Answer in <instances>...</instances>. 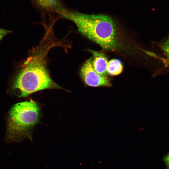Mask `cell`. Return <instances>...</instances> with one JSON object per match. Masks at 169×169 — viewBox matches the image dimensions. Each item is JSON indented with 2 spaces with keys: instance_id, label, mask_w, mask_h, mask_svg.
Listing matches in <instances>:
<instances>
[{
  "instance_id": "1",
  "label": "cell",
  "mask_w": 169,
  "mask_h": 169,
  "mask_svg": "<svg viewBox=\"0 0 169 169\" xmlns=\"http://www.w3.org/2000/svg\"><path fill=\"white\" fill-rule=\"evenodd\" d=\"M76 24L79 32L105 50L115 51L120 47L116 25L110 16L88 14L65 8L59 13Z\"/></svg>"
},
{
  "instance_id": "2",
  "label": "cell",
  "mask_w": 169,
  "mask_h": 169,
  "mask_svg": "<svg viewBox=\"0 0 169 169\" xmlns=\"http://www.w3.org/2000/svg\"><path fill=\"white\" fill-rule=\"evenodd\" d=\"M40 116L39 105L32 99L14 105L9 112L7 141H18L25 138L31 140L32 130L38 122Z\"/></svg>"
},
{
  "instance_id": "3",
  "label": "cell",
  "mask_w": 169,
  "mask_h": 169,
  "mask_svg": "<svg viewBox=\"0 0 169 169\" xmlns=\"http://www.w3.org/2000/svg\"><path fill=\"white\" fill-rule=\"evenodd\" d=\"M92 58L87 59L82 65L80 70V74L84 83L87 85L93 87H111L110 79L97 73L92 65Z\"/></svg>"
},
{
  "instance_id": "4",
  "label": "cell",
  "mask_w": 169,
  "mask_h": 169,
  "mask_svg": "<svg viewBox=\"0 0 169 169\" xmlns=\"http://www.w3.org/2000/svg\"><path fill=\"white\" fill-rule=\"evenodd\" d=\"M34 7L39 11L57 14L65 8L61 0H32Z\"/></svg>"
},
{
  "instance_id": "5",
  "label": "cell",
  "mask_w": 169,
  "mask_h": 169,
  "mask_svg": "<svg viewBox=\"0 0 169 169\" xmlns=\"http://www.w3.org/2000/svg\"><path fill=\"white\" fill-rule=\"evenodd\" d=\"M89 50L93 54L92 65L93 69L98 74L105 75L107 73V67L108 62L106 57L102 53L91 49Z\"/></svg>"
},
{
  "instance_id": "6",
  "label": "cell",
  "mask_w": 169,
  "mask_h": 169,
  "mask_svg": "<svg viewBox=\"0 0 169 169\" xmlns=\"http://www.w3.org/2000/svg\"><path fill=\"white\" fill-rule=\"evenodd\" d=\"M123 69L121 61L117 59H113L108 62L107 67V73L112 76H115L120 74Z\"/></svg>"
},
{
  "instance_id": "7",
  "label": "cell",
  "mask_w": 169,
  "mask_h": 169,
  "mask_svg": "<svg viewBox=\"0 0 169 169\" xmlns=\"http://www.w3.org/2000/svg\"><path fill=\"white\" fill-rule=\"evenodd\" d=\"M160 46L166 57L167 62L169 64V37L161 43Z\"/></svg>"
},
{
  "instance_id": "8",
  "label": "cell",
  "mask_w": 169,
  "mask_h": 169,
  "mask_svg": "<svg viewBox=\"0 0 169 169\" xmlns=\"http://www.w3.org/2000/svg\"><path fill=\"white\" fill-rule=\"evenodd\" d=\"M11 31L0 28V41L5 36L10 33Z\"/></svg>"
},
{
  "instance_id": "9",
  "label": "cell",
  "mask_w": 169,
  "mask_h": 169,
  "mask_svg": "<svg viewBox=\"0 0 169 169\" xmlns=\"http://www.w3.org/2000/svg\"><path fill=\"white\" fill-rule=\"evenodd\" d=\"M164 161L167 166L169 168V154L167 155L164 158Z\"/></svg>"
}]
</instances>
